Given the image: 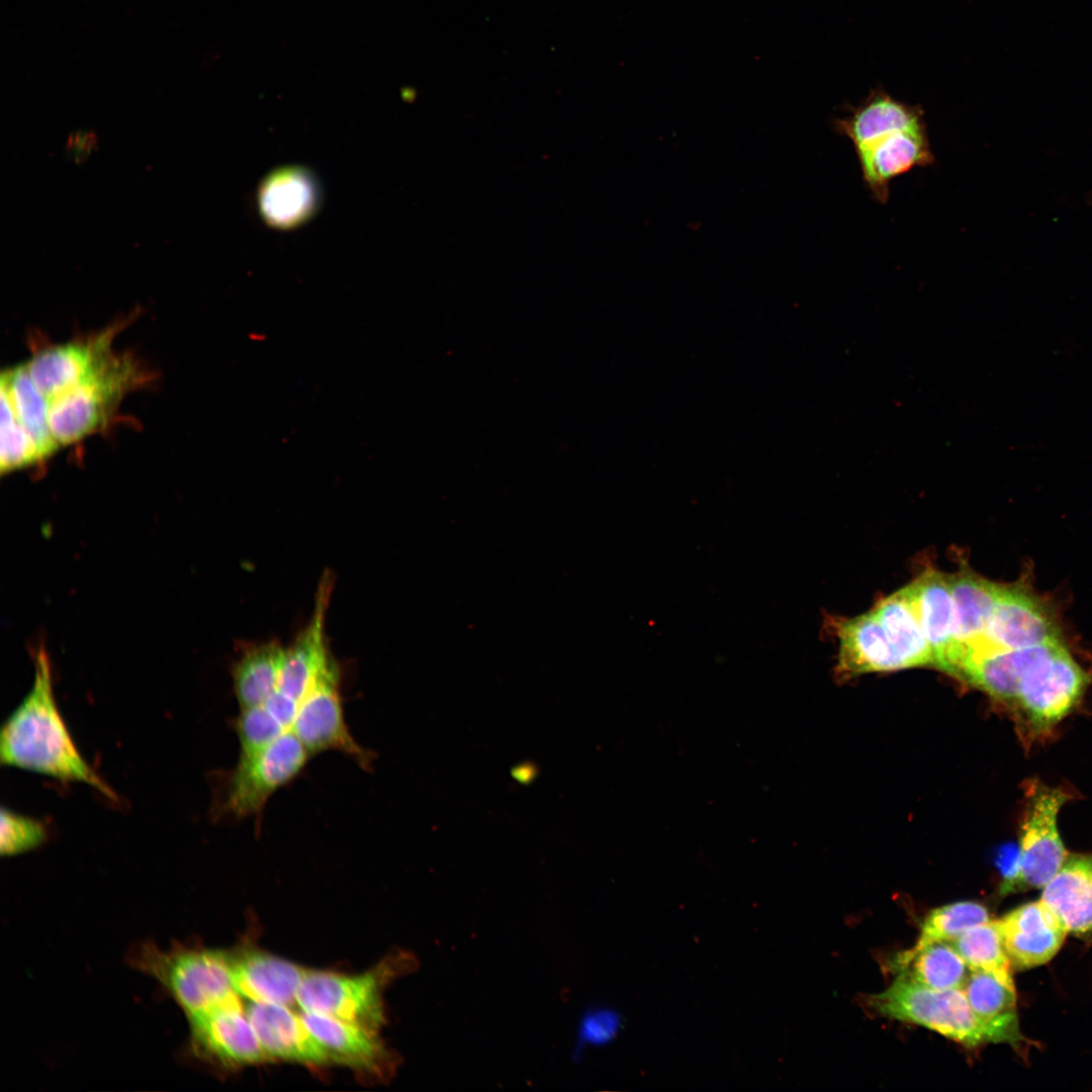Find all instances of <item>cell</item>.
<instances>
[{"instance_id": "cell-1", "label": "cell", "mask_w": 1092, "mask_h": 1092, "mask_svg": "<svg viewBox=\"0 0 1092 1092\" xmlns=\"http://www.w3.org/2000/svg\"><path fill=\"white\" fill-rule=\"evenodd\" d=\"M0 761L59 781L83 783L109 800H117L114 791L83 757L61 715L51 663L43 649L35 655L30 691L2 725Z\"/></svg>"}, {"instance_id": "cell-2", "label": "cell", "mask_w": 1092, "mask_h": 1092, "mask_svg": "<svg viewBox=\"0 0 1092 1092\" xmlns=\"http://www.w3.org/2000/svg\"><path fill=\"white\" fill-rule=\"evenodd\" d=\"M132 963L156 979L175 999L186 1017L241 1000L231 976L230 953L175 946H139Z\"/></svg>"}, {"instance_id": "cell-3", "label": "cell", "mask_w": 1092, "mask_h": 1092, "mask_svg": "<svg viewBox=\"0 0 1092 1092\" xmlns=\"http://www.w3.org/2000/svg\"><path fill=\"white\" fill-rule=\"evenodd\" d=\"M145 377L130 356H108L95 370L51 401L50 429L59 446L103 429L122 397Z\"/></svg>"}, {"instance_id": "cell-4", "label": "cell", "mask_w": 1092, "mask_h": 1092, "mask_svg": "<svg viewBox=\"0 0 1092 1092\" xmlns=\"http://www.w3.org/2000/svg\"><path fill=\"white\" fill-rule=\"evenodd\" d=\"M412 957L387 959L371 971L343 975L306 971L297 994L302 1011L334 1016L377 1031L384 1022L382 991L399 974L411 970Z\"/></svg>"}, {"instance_id": "cell-5", "label": "cell", "mask_w": 1092, "mask_h": 1092, "mask_svg": "<svg viewBox=\"0 0 1092 1092\" xmlns=\"http://www.w3.org/2000/svg\"><path fill=\"white\" fill-rule=\"evenodd\" d=\"M868 1005L879 1015L924 1026L969 1048L991 1042L963 989L933 990L899 974Z\"/></svg>"}, {"instance_id": "cell-6", "label": "cell", "mask_w": 1092, "mask_h": 1092, "mask_svg": "<svg viewBox=\"0 0 1092 1092\" xmlns=\"http://www.w3.org/2000/svg\"><path fill=\"white\" fill-rule=\"evenodd\" d=\"M310 755L288 730L263 749L239 758L228 778L222 810L238 819L259 816L269 798L301 772Z\"/></svg>"}, {"instance_id": "cell-7", "label": "cell", "mask_w": 1092, "mask_h": 1092, "mask_svg": "<svg viewBox=\"0 0 1092 1092\" xmlns=\"http://www.w3.org/2000/svg\"><path fill=\"white\" fill-rule=\"evenodd\" d=\"M1069 796L1038 782L1027 786L1013 891L1043 888L1068 857L1058 814Z\"/></svg>"}, {"instance_id": "cell-8", "label": "cell", "mask_w": 1092, "mask_h": 1092, "mask_svg": "<svg viewBox=\"0 0 1092 1092\" xmlns=\"http://www.w3.org/2000/svg\"><path fill=\"white\" fill-rule=\"evenodd\" d=\"M1059 627L1042 601L1017 585H1002L982 636L964 649L961 669L981 656L1031 647L1061 639Z\"/></svg>"}, {"instance_id": "cell-9", "label": "cell", "mask_w": 1092, "mask_h": 1092, "mask_svg": "<svg viewBox=\"0 0 1092 1092\" xmlns=\"http://www.w3.org/2000/svg\"><path fill=\"white\" fill-rule=\"evenodd\" d=\"M339 685V669L333 662L299 703L290 730L310 754L335 750L346 754L363 768H370L372 752L362 747L349 731Z\"/></svg>"}, {"instance_id": "cell-10", "label": "cell", "mask_w": 1092, "mask_h": 1092, "mask_svg": "<svg viewBox=\"0 0 1092 1092\" xmlns=\"http://www.w3.org/2000/svg\"><path fill=\"white\" fill-rule=\"evenodd\" d=\"M187 1020L193 1051L203 1060L224 1067L271 1060L256 1035L242 1001L217 1006Z\"/></svg>"}, {"instance_id": "cell-11", "label": "cell", "mask_w": 1092, "mask_h": 1092, "mask_svg": "<svg viewBox=\"0 0 1092 1092\" xmlns=\"http://www.w3.org/2000/svg\"><path fill=\"white\" fill-rule=\"evenodd\" d=\"M121 324L82 341L39 350L25 364L35 386L52 401L95 370L112 354L111 345Z\"/></svg>"}, {"instance_id": "cell-12", "label": "cell", "mask_w": 1092, "mask_h": 1092, "mask_svg": "<svg viewBox=\"0 0 1092 1092\" xmlns=\"http://www.w3.org/2000/svg\"><path fill=\"white\" fill-rule=\"evenodd\" d=\"M855 154L868 190L883 204L889 199L890 184L895 178L934 163L927 127L891 133Z\"/></svg>"}, {"instance_id": "cell-13", "label": "cell", "mask_w": 1092, "mask_h": 1092, "mask_svg": "<svg viewBox=\"0 0 1092 1092\" xmlns=\"http://www.w3.org/2000/svg\"><path fill=\"white\" fill-rule=\"evenodd\" d=\"M245 1009L270 1059L308 1066L331 1063L325 1049L304 1024L300 1013L293 1012L290 1006L249 1001Z\"/></svg>"}, {"instance_id": "cell-14", "label": "cell", "mask_w": 1092, "mask_h": 1092, "mask_svg": "<svg viewBox=\"0 0 1092 1092\" xmlns=\"http://www.w3.org/2000/svg\"><path fill=\"white\" fill-rule=\"evenodd\" d=\"M331 582V575L326 574L317 588L311 619L284 652L277 690L298 703L334 662L328 653L325 639V617Z\"/></svg>"}, {"instance_id": "cell-15", "label": "cell", "mask_w": 1092, "mask_h": 1092, "mask_svg": "<svg viewBox=\"0 0 1092 1092\" xmlns=\"http://www.w3.org/2000/svg\"><path fill=\"white\" fill-rule=\"evenodd\" d=\"M1008 958L1015 968L1048 963L1061 948L1067 930L1040 900L1024 904L1000 919Z\"/></svg>"}, {"instance_id": "cell-16", "label": "cell", "mask_w": 1092, "mask_h": 1092, "mask_svg": "<svg viewBox=\"0 0 1092 1092\" xmlns=\"http://www.w3.org/2000/svg\"><path fill=\"white\" fill-rule=\"evenodd\" d=\"M231 976L237 993L250 1002L297 1004L306 970L259 950L230 953Z\"/></svg>"}, {"instance_id": "cell-17", "label": "cell", "mask_w": 1092, "mask_h": 1092, "mask_svg": "<svg viewBox=\"0 0 1092 1092\" xmlns=\"http://www.w3.org/2000/svg\"><path fill=\"white\" fill-rule=\"evenodd\" d=\"M300 1016L331 1062L377 1076L387 1070L389 1055L375 1030L315 1012Z\"/></svg>"}, {"instance_id": "cell-18", "label": "cell", "mask_w": 1092, "mask_h": 1092, "mask_svg": "<svg viewBox=\"0 0 1092 1092\" xmlns=\"http://www.w3.org/2000/svg\"><path fill=\"white\" fill-rule=\"evenodd\" d=\"M834 130L848 139L858 151L891 133L926 127L920 105H910L895 99L883 89H875L857 106L836 118Z\"/></svg>"}, {"instance_id": "cell-19", "label": "cell", "mask_w": 1092, "mask_h": 1092, "mask_svg": "<svg viewBox=\"0 0 1092 1092\" xmlns=\"http://www.w3.org/2000/svg\"><path fill=\"white\" fill-rule=\"evenodd\" d=\"M905 589L933 652L934 666L947 672L959 648L948 576L929 569Z\"/></svg>"}, {"instance_id": "cell-20", "label": "cell", "mask_w": 1092, "mask_h": 1092, "mask_svg": "<svg viewBox=\"0 0 1092 1092\" xmlns=\"http://www.w3.org/2000/svg\"><path fill=\"white\" fill-rule=\"evenodd\" d=\"M962 989L991 1042L1019 1045L1025 1040L1019 1029L1011 972L971 970Z\"/></svg>"}, {"instance_id": "cell-21", "label": "cell", "mask_w": 1092, "mask_h": 1092, "mask_svg": "<svg viewBox=\"0 0 1092 1092\" xmlns=\"http://www.w3.org/2000/svg\"><path fill=\"white\" fill-rule=\"evenodd\" d=\"M1040 901L1067 932L1092 936V853L1068 855L1043 887Z\"/></svg>"}, {"instance_id": "cell-22", "label": "cell", "mask_w": 1092, "mask_h": 1092, "mask_svg": "<svg viewBox=\"0 0 1092 1092\" xmlns=\"http://www.w3.org/2000/svg\"><path fill=\"white\" fill-rule=\"evenodd\" d=\"M838 637V668L842 674L905 668L874 612L842 622Z\"/></svg>"}, {"instance_id": "cell-23", "label": "cell", "mask_w": 1092, "mask_h": 1092, "mask_svg": "<svg viewBox=\"0 0 1092 1092\" xmlns=\"http://www.w3.org/2000/svg\"><path fill=\"white\" fill-rule=\"evenodd\" d=\"M948 576L954 612L957 657L982 636L994 609L1001 584L989 581L968 568Z\"/></svg>"}, {"instance_id": "cell-24", "label": "cell", "mask_w": 1092, "mask_h": 1092, "mask_svg": "<svg viewBox=\"0 0 1092 1092\" xmlns=\"http://www.w3.org/2000/svg\"><path fill=\"white\" fill-rule=\"evenodd\" d=\"M316 200L313 178L306 171L293 168L269 176L259 194L264 217L281 228L295 225L307 218L314 210Z\"/></svg>"}, {"instance_id": "cell-25", "label": "cell", "mask_w": 1092, "mask_h": 1092, "mask_svg": "<svg viewBox=\"0 0 1092 1092\" xmlns=\"http://www.w3.org/2000/svg\"><path fill=\"white\" fill-rule=\"evenodd\" d=\"M873 612L905 668L935 664L905 587L882 600Z\"/></svg>"}, {"instance_id": "cell-26", "label": "cell", "mask_w": 1092, "mask_h": 1092, "mask_svg": "<svg viewBox=\"0 0 1092 1092\" xmlns=\"http://www.w3.org/2000/svg\"><path fill=\"white\" fill-rule=\"evenodd\" d=\"M0 391L6 394L17 419L35 440L42 459L54 454L59 445L50 429L51 400L35 386L25 364L2 372Z\"/></svg>"}, {"instance_id": "cell-27", "label": "cell", "mask_w": 1092, "mask_h": 1092, "mask_svg": "<svg viewBox=\"0 0 1092 1092\" xmlns=\"http://www.w3.org/2000/svg\"><path fill=\"white\" fill-rule=\"evenodd\" d=\"M900 974L933 990L962 989L970 968L949 942L936 941L898 957Z\"/></svg>"}, {"instance_id": "cell-28", "label": "cell", "mask_w": 1092, "mask_h": 1092, "mask_svg": "<svg viewBox=\"0 0 1092 1092\" xmlns=\"http://www.w3.org/2000/svg\"><path fill=\"white\" fill-rule=\"evenodd\" d=\"M284 652L269 642L247 649L237 660L233 681L241 709L262 705L277 689Z\"/></svg>"}, {"instance_id": "cell-29", "label": "cell", "mask_w": 1092, "mask_h": 1092, "mask_svg": "<svg viewBox=\"0 0 1092 1092\" xmlns=\"http://www.w3.org/2000/svg\"><path fill=\"white\" fill-rule=\"evenodd\" d=\"M949 943L970 970L1011 972L1000 920L974 926Z\"/></svg>"}, {"instance_id": "cell-30", "label": "cell", "mask_w": 1092, "mask_h": 1092, "mask_svg": "<svg viewBox=\"0 0 1092 1092\" xmlns=\"http://www.w3.org/2000/svg\"><path fill=\"white\" fill-rule=\"evenodd\" d=\"M990 920L981 903L961 901L933 909L924 919L920 936L911 949L936 941L950 942L968 929Z\"/></svg>"}, {"instance_id": "cell-31", "label": "cell", "mask_w": 1092, "mask_h": 1092, "mask_svg": "<svg viewBox=\"0 0 1092 1092\" xmlns=\"http://www.w3.org/2000/svg\"><path fill=\"white\" fill-rule=\"evenodd\" d=\"M0 393V470L4 474L43 459L35 440L17 419L8 397L3 391Z\"/></svg>"}, {"instance_id": "cell-32", "label": "cell", "mask_w": 1092, "mask_h": 1092, "mask_svg": "<svg viewBox=\"0 0 1092 1092\" xmlns=\"http://www.w3.org/2000/svg\"><path fill=\"white\" fill-rule=\"evenodd\" d=\"M235 728L240 744L239 758L256 753L288 731L263 704L241 709Z\"/></svg>"}, {"instance_id": "cell-33", "label": "cell", "mask_w": 1092, "mask_h": 1092, "mask_svg": "<svg viewBox=\"0 0 1092 1092\" xmlns=\"http://www.w3.org/2000/svg\"><path fill=\"white\" fill-rule=\"evenodd\" d=\"M48 837L46 826L38 820L1 809L0 851L11 856L29 851L41 845Z\"/></svg>"}, {"instance_id": "cell-34", "label": "cell", "mask_w": 1092, "mask_h": 1092, "mask_svg": "<svg viewBox=\"0 0 1092 1092\" xmlns=\"http://www.w3.org/2000/svg\"><path fill=\"white\" fill-rule=\"evenodd\" d=\"M621 1025V1016L615 1009L606 1006L589 1008L579 1022L574 1058L585 1046H601L613 1041Z\"/></svg>"}, {"instance_id": "cell-35", "label": "cell", "mask_w": 1092, "mask_h": 1092, "mask_svg": "<svg viewBox=\"0 0 1092 1092\" xmlns=\"http://www.w3.org/2000/svg\"><path fill=\"white\" fill-rule=\"evenodd\" d=\"M263 705L286 730L291 729L299 707L297 701L276 689Z\"/></svg>"}, {"instance_id": "cell-36", "label": "cell", "mask_w": 1092, "mask_h": 1092, "mask_svg": "<svg viewBox=\"0 0 1092 1092\" xmlns=\"http://www.w3.org/2000/svg\"><path fill=\"white\" fill-rule=\"evenodd\" d=\"M94 143L95 139L89 132L79 131L70 138L67 148L73 159L80 161L88 156Z\"/></svg>"}]
</instances>
